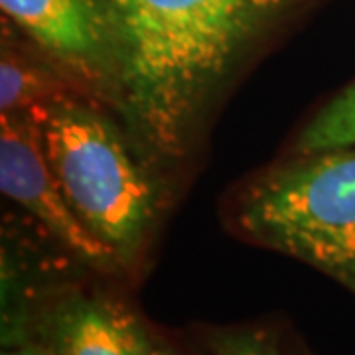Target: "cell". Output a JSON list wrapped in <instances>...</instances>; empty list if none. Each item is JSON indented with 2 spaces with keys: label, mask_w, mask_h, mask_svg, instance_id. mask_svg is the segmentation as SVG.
<instances>
[{
  "label": "cell",
  "mask_w": 355,
  "mask_h": 355,
  "mask_svg": "<svg viewBox=\"0 0 355 355\" xmlns=\"http://www.w3.org/2000/svg\"><path fill=\"white\" fill-rule=\"evenodd\" d=\"M2 355H55L46 343H22L18 347H10Z\"/></svg>",
  "instance_id": "30bf717a"
},
{
  "label": "cell",
  "mask_w": 355,
  "mask_h": 355,
  "mask_svg": "<svg viewBox=\"0 0 355 355\" xmlns=\"http://www.w3.org/2000/svg\"><path fill=\"white\" fill-rule=\"evenodd\" d=\"M154 355H174V354H170V352L164 349V347H156V349H154Z\"/></svg>",
  "instance_id": "8fae6325"
},
{
  "label": "cell",
  "mask_w": 355,
  "mask_h": 355,
  "mask_svg": "<svg viewBox=\"0 0 355 355\" xmlns=\"http://www.w3.org/2000/svg\"><path fill=\"white\" fill-rule=\"evenodd\" d=\"M55 355H154L156 345L137 316L103 296H73L58 306L44 326Z\"/></svg>",
  "instance_id": "8992f818"
},
{
  "label": "cell",
  "mask_w": 355,
  "mask_h": 355,
  "mask_svg": "<svg viewBox=\"0 0 355 355\" xmlns=\"http://www.w3.org/2000/svg\"><path fill=\"white\" fill-rule=\"evenodd\" d=\"M44 150L69 205L85 227L130 265L148 237L156 196L144 166L114 125L69 97L38 121Z\"/></svg>",
  "instance_id": "3957f363"
},
{
  "label": "cell",
  "mask_w": 355,
  "mask_h": 355,
  "mask_svg": "<svg viewBox=\"0 0 355 355\" xmlns=\"http://www.w3.org/2000/svg\"><path fill=\"white\" fill-rule=\"evenodd\" d=\"M355 144V81L326 103L294 144V156Z\"/></svg>",
  "instance_id": "ba28073f"
},
{
  "label": "cell",
  "mask_w": 355,
  "mask_h": 355,
  "mask_svg": "<svg viewBox=\"0 0 355 355\" xmlns=\"http://www.w3.org/2000/svg\"><path fill=\"white\" fill-rule=\"evenodd\" d=\"M0 190L83 263L99 268L119 266L114 254L69 205L46 156L38 123L26 114L0 119Z\"/></svg>",
  "instance_id": "5b68a950"
},
{
  "label": "cell",
  "mask_w": 355,
  "mask_h": 355,
  "mask_svg": "<svg viewBox=\"0 0 355 355\" xmlns=\"http://www.w3.org/2000/svg\"><path fill=\"white\" fill-rule=\"evenodd\" d=\"M0 6L60 71L113 105L123 69L114 0H0Z\"/></svg>",
  "instance_id": "277c9868"
},
{
  "label": "cell",
  "mask_w": 355,
  "mask_h": 355,
  "mask_svg": "<svg viewBox=\"0 0 355 355\" xmlns=\"http://www.w3.org/2000/svg\"><path fill=\"white\" fill-rule=\"evenodd\" d=\"M123 69L113 107L144 158L184 162L233 77L310 0H114Z\"/></svg>",
  "instance_id": "6da1fadb"
},
{
  "label": "cell",
  "mask_w": 355,
  "mask_h": 355,
  "mask_svg": "<svg viewBox=\"0 0 355 355\" xmlns=\"http://www.w3.org/2000/svg\"><path fill=\"white\" fill-rule=\"evenodd\" d=\"M209 347L214 355H280L277 342L261 330L216 331Z\"/></svg>",
  "instance_id": "9c48e42d"
},
{
  "label": "cell",
  "mask_w": 355,
  "mask_h": 355,
  "mask_svg": "<svg viewBox=\"0 0 355 355\" xmlns=\"http://www.w3.org/2000/svg\"><path fill=\"white\" fill-rule=\"evenodd\" d=\"M233 225L355 294V144L294 156L257 178L235 203Z\"/></svg>",
  "instance_id": "7a4b0ae2"
},
{
  "label": "cell",
  "mask_w": 355,
  "mask_h": 355,
  "mask_svg": "<svg viewBox=\"0 0 355 355\" xmlns=\"http://www.w3.org/2000/svg\"><path fill=\"white\" fill-rule=\"evenodd\" d=\"M58 71L32 64L14 50L2 51L0 62V111L2 114H26L38 123L51 105L76 97Z\"/></svg>",
  "instance_id": "52a82bcc"
}]
</instances>
